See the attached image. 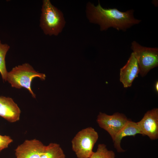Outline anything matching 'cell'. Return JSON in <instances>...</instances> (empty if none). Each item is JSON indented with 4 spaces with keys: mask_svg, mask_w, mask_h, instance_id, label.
<instances>
[{
    "mask_svg": "<svg viewBox=\"0 0 158 158\" xmlns=\"http://www.w3.org/2000/svg\"><path fill=\"white\" fill-rule=\"evenodd\" d=\"M20 110L13 99L9 97H0V116L8 122L14 123L20 118Z\"/></svg>",
    "mask_w": 158,
    "mask_h": 158,
    "instance_id": "obj_10",
    "label": "cell"
},
{
    "mask_svg": "<svg viewBox=\"0 0 158 158\" xmlns=\"http://www.w3.org/2000/svg\"><path fill=\"white\" fill-rule=\"evenodd\" d=\"M155 89L157 92L158 91V82H156L155 84Z\"/></svg>",
    "mask_w": 158,
    "mask_h": 158,
    "instance_id": "obj_16",
    "label": "cell"
},
{
    "mask_svg": "<svg viewBox=\"0 0 158 158\" xmlns=\"http://www.w3.org/2000/svg\"><path fill=\"white\" fill-rule=\"evenodd\" d=\"M13 141V140L10 136L0 135V152L8 147L9 145Z\"/></svg>",
    "mask_w": 158,
    "mask_h": 158,
    "instance_id": "obj_15",
    "label": "cell"
},
{
    "mask_svg": "<svg viewBox=\"0 0 158 158\" xmlns=\"http://www.w3.org/2000/svg\"><path fill=\"white\" fill-rule=\"evenodd\" d=\"M128 120L125 115L118 112L109 115L100 112L97 116V122L100 128L109 133L113 141Z\"/></svg>",
    "mask_w": 158,
    "mask_h": 158,
    "instance_id": "obj_6",
    "label": "cell"
},
{
    "mask_svg": "<svg viewBox=\"0 0 158 158\" xmlns=\"http://www.w3.org/2000/svg\"><path fill=\"white\" fill-rule=\"evenodd\" d=\"M46 77L45 74L37 72L30 64L25 63L16 66L8 72L6 81L13 87L26 89L32 97L35 98L36 95L31 87L32 81L35 78L37 77L42 80H44Z\"/></svg>",
    "mask_w": 158,
    "mask_h": 158,
    "instance_id": "obj_2",
    "label": "cell"
},
{
    "mask_svg": "<svg viewBox=\"0 0 158 158\" xmlns=\"http://www.w3.org/2000/svg\"><path fill=\"white\" fill-rule=\"evenodd\" d=\"M46 147L37 139L26 140L15 150V155L16 158H40Z\"/></svg>",
    "mask_w": 158,
    "mask_h": 158,
    "instance_id": "obj_7",
    "label": "cell"
},
{
    "mask_svg": "<svg viewBox=\"0 0 158 158\" xmlns=\"http://www.w3.org/2000/svg\"><path fill=\"white\" fill-rule=\"evenodd\" d=\"M65 23L62 13L50 0H43L40 25L44 34L57 35L62 31Z\"/></svg>",
    "mask_w": 158,
    "mask_h": 158,
    "instance_id": "obj_3",
    "label": "cell"
},
{
    "mask_svg": "<svg viewBox=\"0 0 158 158\" xmlns=\"http://www.w3.org/2000/svg\"><path fill=\"white\" fill-rule=\"evenodd\" d=\"M139 69L138 61L133 52L126 64L120 70V80L125 88L131 86L134 79L138 77Z\"/></svg>",
    "mask_w": 158,
    "mask_h": 158,
    "instance_id": "obj_9",
    "label": "cell"
},
{
    "mask_svg": "<svg viewBox=\"0 0 158 158\" xmlns=\"http://www.w3.org/2000/svg\"></svg>",
    "mask_w": 158,
    "mask_h": 158,
    "instance_id": "obj_17",
    "label": "cell"
},
{
    "mask_svg": "<svg viewBox=\"0 0 158 158\" xmlns=\"http://www.w3.org/2000/svg\"><path fill=\"white\" fill-rule=\"evenodd\" d=\"M143 135H147L152 140L158 138V109L148 111L142 118L137 122Z\"/></svg>",
    "mask_w": 158,
    "mask_h": 158,
    "instance_id": "obj_8",
    "label": "cell"
},
{
    "mask_svg": "<svg viewBox=\"0 0 158 158\" xmlns=\"http://www.w3.org/2000/svg\"><path fill=\"white\" fill-rule=\"evenodd\" d=\"M40 158H66V156L59 144L51 142L46 146L45 150Z\"/></svg>",
    "mask_w": 158,
    "mask_h": 158,
    "instance_id": "obj_12",
    "label": "cell"
},
{
    "mask_svg": "<svg viewBox=\"0 0 158 158\" xmlns=\"http://www.w3.org/2000/svg\"><path fill=\"white\" fill-rule=\"evenodd\" d=\"M131 48L138 62L139 73L145 76L152 69L158 66V48L143 46L135 41L131 43Z\"/></svg>",
    "mask_w": 158,
    "mask_h": 158,
    "instance_id": "obj_5",
    "label": "cell"
},
{
    "mask_svg": "<svg viewBox=\"0 0 158 158\" xmlns=\"http://www.w3.org/2000/svg\"><path fill=\"white\" fill-rule=\"evenodd\" d=\"M10 47L8 44L2 43L0 40V73L3 80L5 81H6L8 72L6 68L5 58Z\"/></svg>",
    "mask_w": 158,
    "mask_h": 158,
    "instance_id": "obj_13",
    "label": "cell"
},
{
    "mask_svg": "<svg viewBox=\"0 0 158 158\" xmlns=\"http://www.w3.org/2000/svg\"><path fill=\"white\" fill-rule=\"evenodd\" d=\"M134 12L133 9L121 12L116 8H104L99 1L97 6L90 2L87 5V15L89 21L99 25L102 31L112 27L118 31H125L138 24L141 20L135 18Z\"/></svg>",
    "mask_w": 158,
    "mask_h": 158,
    "instance_id": "obj_1",
    "label": "cell"
},
{
    "mask_svg": "<svg viewBox=\"0 0 158 158\" xmlns=\"http://www.w3.org/2000/svg\"><path fill=\"white\" fill-rule=\"evenodd\" d=\"M142 135L141 130L137 122L129 120L121 130L116 135L114 140V148L118 152L125 151L121 146V142L122 139L127 136H135L137 134Z\"/></svg>",
    "mask_w": 158,
    "mask_h": 158,
    "instance_id": "obj_11",
    "label": "cell"
},
{
    "mask_svg": "<svg viewBox=\"0 0 158 158\" xmlns=\"http://www.w3.org/2000/svg\"><path fill=\"white\" fill-rule=\"evenodd\" d=\"M98 134L92 127L79 131L71 140L72 148L78 158H90L98 140Z\"/></svg>",
    "mask_w": 158,
    "mask_h": 158,
    "instance_id": "obj_4",
    "label": "cell"
},
{
    "mask_svg": "<svg viewBox=\"0 0 158 158\" xmlns=\"http://www.w3.org/2000/svg\"><path fill=\"white\" fill-rule=\"evenodd\" d=\"M90 158H115V155L113 151L107 149L105 145L100 144L97 151L93 152Z\"/></svg>",
    "mask_w": 158,
    "mask_h": 158,
    "instance_id": "obj_14",
    "label": "cell"
}]
</instances>
